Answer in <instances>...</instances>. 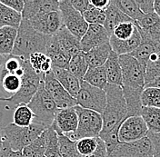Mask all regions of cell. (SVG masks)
Wrapping results in <instances>:
<instances>
[{
    "label": "cell",
    "mask_w": 160,
    "mask_h": 157,
    "mask_svg": "<svg viewBox=\"0 0 160 157\" xmlns=\"http://www.w3.org/2000/svg\"><path fill=\"white\" fill-rule=\"evenodd\" d=\"M104 91L107 96V103L101 115L103 127L100 135L107 134L115 128H118L122 122L128 117L127 104L122 88L118 86L108 84Z\"/></svg>",
    "instance_id": "6da1fadb"
},
{
    "label": "cell",
    "mask_w": 160,
    "mask_h": 157,
    "mask_svg": "<svg viewBox=\"0 0 160 157\" xmlns=\"http://www.w3.org/2000/svg\"><path fill=\"white\" fill-rule=\"evenodd\" d=\"M48 37L36 31L28 21L22 19L11 55L28 59L30 55L34 53L45 54Z\"/></svg>",
    "instance_id": "7a4b0ae2"
},
{
    "label": "cell",
    "mask_w": 160,
    "mask_h": 157,
    "mask_svg": "<svg viewBox=\"0 0 160 157\" xmlns=\"http://www.w3.org/2000/svg\"><path fill=\"white\" fill-rule=\"evenodd\" d=\"M25 73L21 78V86L19 90L9 97H0V102H7L9 104L8 107H17L20 105H28L32 97L38 89L43 76L38 75L31 67L28 59H24Z\"/></svg>",
    "instance_id": "3957f363"
},
{
    "label": "cell",
    "mask_w": 160,
    "mask_h": 157,
    "mask_svg": "<svg viewBox=\"0 0 160 157\" xmlns=\"http://www.w3.org/2000/svg\"><path fill=\"white\" fill-rule=\"evenodd\" d=\"M28 106L34 114V123L40 124L47 128L51 126L58 107L53 98L45 89L43 79Z\"/></svg>",
    "instance_id": "277c9868"
},
{
    "label": "cell",
    "mask_w": 160,
    "mask_h": 157,
    "mask_svg": "<svg viewBox=\"0 0 160 157\" xmlns=\"http://www.w3.org/2000/svg\"><path fill=\"white\" fill-rule=\"evenodd\" d=\"M47 129L46 126L34 122L27 127H20L10 123L3 128V136L13 151H22Z\"/></svg>",
    "instance_id": "5b68a950"
},
{
    "label": "cell",
    "mask_w": 160,
    "mask_h": 157,
    "mask_svg": "<svg viewBox=\"0 0 160 157\" xmlns=\"http://www.w3.org/2000/svg\"><path fill=\"white\" fill-rule=\"evenodd\" d=\"M75 109L78 118V128L76 132L66 135V136L74 142H77L82 138L99 137L103 127L101 115L97 112L80 107L78 105L75 106Z\"/></svg>",
    "instance_id": "8992f818"
},
{
    "label": "cell",
    "mask_w": 160,
    "mask_h": 157,
    "mask_svg": "<svg viewBox=\"0 0 160 157\" xmlns=\"http://www.w3.org/2000/svg\"><path fill=\"white\" fill-rule=\"evenodd\" d=\"M122 73V87L145 88V67L130 55L118 56Z\"/></svg>",
    "instance_id": "52a82bcc"
},
{
    "label": "cell",
    "mask_w": 160,
    "mask_h": 157,
    "mask_svg": "<svg viewBox=\"0 0 160 157\" xmlns=\"http://www.w3.org/2000/svg\"><path fill=\"white\" fill-rule=\"evenodd\" d=\"M76 101L77 105L80 107L102 115L106 106L107 96L103 89L92 86L82 81L80 83L79 91L76 96Z\"/></svg>",
    "instance_id": "ba28073f"
},
{
    "label": "cell",
    "mask_w": 160,
    "mask_h": 157,
    "mask_svg": "<svg viewBox=\"0 0 160 157\" xmlns=\"http://www.w3.org/2000/svg\"><path fill=\"white\" fill-rule=\"evenodd\" d=\"M58 11L60 12L63 27H65L72 35L81 39L88 27V24L85 21L83 16L72 7L69 0L59 1Z\"/></svg>",
    "instance_id": "9c48e42d"
},
{
    "label": "cell",
    "mask_w": 160,
    "mask_h": 157,
    "mask_svg": "<svg viewBox=\"0 0 160 157\" xmlns=\"http://www.w3.org/2000/svg\"><path fill=\"white\" fill-rule=\"evenodd\" d=\"M108 157H153V146L148 136L130 143L119 142Z\"/></svg>",
    "instance_id": "30bf717a"
},
{
    "label": "cell",
    "mask_w": 160,
    "mask_h": 157,
    "mask_svg": "<svg viewBox=\"0 0 160 157\" xmlns=\"http://www.w3.org/2000/svg\"><path fill=\"white\" fill-rule=\"evenodd\" d=\"M43 82H44L45 89L56 103L58 109L75 107L78 105L76 98L72 97L64 89V87L60 85L59 82L55 78L52 71L44 75Z\"/></svg>",
    "instance_id": "8fae6325"
},
{
    "label": "cell",
    "mask_w": 160,
    "mask_h": 157,
    "mask_svg": "<svg viewBox=\"0 0 160 157\" xmlns=\"http://www.w3.org/2000/svg\"><path fill=\"white\" fill-rule=\"evenodd\" d=\"M148 129L141 116L127 117L120 125L118 129V140L121 143H130L146 137Z\"/></svg>",
    "instance_id": "7c38bea8"
},
{
    "label": "cell",
    "mask_w": 160,
    "mask_h": 157,
    "mask_svg": "<svg viewBox=\"0 0 160 157\" xmlns=\"http://www.w3.org/2000/svg\"><path fill=\"white\" fill-rule=\"evenodd\" d=\"M28 21V20H27ZM31 27L45 36H54L63 27L59 11H54L28 20Z\"/></svg>",
    "instance_id": "4fadbf2b"
},
{
    "label": "cell",
    "mask_w": 160,
    "mask_h": 157,
    "mask_svg": "<svg viewBox=\"0 0 160 157\" xmlns=\"http://www.w3.org/2000/svg\"><path fill=\"white\" fill-rule=\"evenodd\" d=\"M78 124V118L75 107L64 108L58 109L51 127L58 134L61 133L66 135L70 133L76 132Z\"/></svg>",
    "instance_id": "5bb4252c"
},
{
    "label": "cell",
    "mask_w": 160,
    "mask_h": 157,
    "mask_svg": "<svg viewBox=\"0 0 160 157\" xmlns=\"http://www.w3.org/2000/svg\"><path fill=\"white\" fill-rule=\"evenodd\" d=\"M59 1L57 0H26L21 12L23 20H30L34 17L58 11Z\"/></svg>",
    "instance_id": "9a60e30c"
},
{
    "label": "cell",
    "mask_w": 160,
    "mask_h": 157,
    "mask_svg": "<svg viewBox=\"0 0 160 157\" xmlns=\"http://www.w3.org/2000/svg\"><path fill=\"white\" fill-rule=\"evenodd\" d=\"M110 35L100 25H88V27L83 37L80 39L81 49L83 53L98 47L106 43H109Z\"/></svg>",
    "instance_id": "2e32d148"
},
{
    "label": "cell",
    "mask_w": 160,
    "mask_h": 157,
    "mask_svg": "<svg viewBox=\"0 0 160 157\" xmlns=\"http://www.w3.org/2000/svg\"><path fill=\"white\" fill-rule=\"evenodd\" d=\"M135 24L141 36L152 41L160 48V17L155 12L144 15Z\"/></svg>",
    "instance_id": "e0dca14e"
},
{
    "label": "cell",
    "mask_w": 160,
    "mask_h": 157,
    "mask_svg": "<svg viewBox=\"0 0 160 157\" xmlns=\"http://www.w3.org/2000/svg\"><path fill=\"white\" fill-rule=\"evenodd\" d=\"M45 54L51 60L52 66L67 69L71 57L61 47L56 35L48 37Z\"/></svg>",
    "instance_id": "ac0fdd59"
},
{
    "label": "cell",
    "mask_w": 160,
    "mask_h": 157,
    "mask_svg": "<svg viewBox=\"0 0 160 157\" xmlns=\"http://www.w3.org/2000/svg\"><path fill=\"white\" fill-rule=\"evenodd\" d=\"M55 78L60 83L64 89L74 98H76L80 88V81L74 76L68 69L52 66L51 69Z\"/></svg>",
    "instance_id": "d6986e66"
},
{
    "label": "cell",
    "mask_w": 160,
    "mask_h": 157,
    "mask_svg": "<svg viewBox=\"0 0 160 157\" xmlns=\"http://www.w3.org/2000/svg\"><path fill=\"white\" fill-rule=\"evenodd\" d=\"M140 42H141V36H140L139 31L138 29L137 26H136V30H135L133 36L129 39L120 41V40L115 38L113 36H110L109 38V45L111 47V49L118 56L131 54L132 52H134L138 48Z\"/></svg>",
    "instance_id": "ffe728a7"
},
{
    "label": "cell",
    "mask_w": 160,
    "mask_h": 157,
    "mask_svg": "<svg viewBox=\"0 0 160 157\" xmlns=\"http://www.w3.org/2000/svg\"><path fill=\"white\" fill-rule=\"evenodd\" d=\"M103 66L106 72L108 84L122 87V73L119 58L114 51L110 52L109 56Z\"/></svg>",
    "instance_id": "44dd1931"
},
{
    "label": "cell",
    "mask_w": 160,
    "mask_h": 157,
    "mask_svg": "<svg viewBox=\"0 0 160 157\" xmlns=\"http://www.w3.org/2000/svg\"><path fill=\"white\" fill-rule=\"evenodd\" d=\"M56 36L61 47L70 57L82 52L79 38L72 35L65 27H62L59 31L56 34Z\"/></svg>",
    "instance_id": "7402d4cb"
},
{
    "label": "cell",
    "mask_w": 160,
    "mask_h": 157,
    "mask_svg": "<svg viewBox=\"0 0 160 157\" xmlns=\"http://www.w3.org/2000/svg\"><path fill=\"white\" fill-rule=\"evenodd\" d=\"M123 96L127 104L128 117L130 116H141L142 102L141 94L144 89H133L128 87H121Z\"/></svg>",
    "instance_id": "603a6c76"
},
{
    "label": "cell",
    "mask_w": 160,
    "mask_h": 157,
    "mask_svg": "<svg viewBox=\"0 0 160 157\" xmlns=\"http://www.w3.org/2000/svg\"><path fill=\"white\" fill-rule=\"evenodd\" d=\"M111 51L112 49L109 43H106L98 47L89 50L87 53H84L88 68H96V67L103 66Z\"/></svg>",
    "instance_id": "cb8c5ba5"
},
{
    "label": "cell",
    "mask_w": 160,
    "mask_h": 157,
    "mask_svg": "<svg viewBox=\"0 0 160 157\" xmlns=\"http://www.w3.org/2000/svg\"><path fill=\"white\" fill-rule=\"evenodd\" d=\"M106 19L103 27L108 31L110 36L112 35L114 29L121 23L124 22H133L128 17H127L124 13H122L113 3L110 1L109 6L105 10Z\"/></svg>",
    "instance_id": "d4e9b609"
},
{
    "label": "cell",
    "mask_w": 160,
    "mask_h": 157,
    "mask_svg": "<svg viewBox=\"0 0 160 157\" xmlns=\"http://www.w3.org/2000/svg\"><path fill=\"white\" fill-rule=\"evenodd\" d=\"M157 52H160L159 47L157 45H155L152 41L145 37L144 36H141V42H140L139 46L138 47L137 49L129 55L137 59L140 65L146 69V66L150 56Z\"/></svg>",
    "instance_id": "484cf974"
},
{
    "label": "cell",
    "mask_w": 160,
    "mask_h": 157,
    "mask_svg": "<svg viewBox=\"0 0 160 157\" xmlns=\"http://www.w3.org/2000/svg\"><path fill=\"white\" fill-rule=\"evenodd\" d=\"M18 29L11 27H4L0 28V55L9 56L11 55L15 41L17 37Z\"/></svg>",
    "instance_id": "4316f807"
},
{
    "label": "cell",
    "mask_w": 160,
    "mask_h": 157,
    "mask_svg": "<svg viewBox=\"0 0 160 157\" xmlns=\"http://www.w3.org/2000/svg\"><path fill=\"white\" fill-rule=\"evenodd\" d=\"M141 117L150 134H160V108L142 107Z\"/></svg>",
    "instance_id": "83f0119b"
},
{
    "label": "cell",
    "mask_w": 160,
    "mask_h": 157,
    "mask_svg": "<svg viewBox=\"0 0 160 157\" xmlns=\"http://www.w3.org/2000/svg\"><path fill=\"white\" fill-rule=\"evenodd\" d=\"M112 3L135 23L139 21L144 16L135 0H113Z\"/></svg>",
    "instance_id": "f1b7e54d"
},
{
    "label": "cell",
    "mask_w": 160,
    "mask_h": 157,
    "mask_svg": "<svg viewBox=\"0 0 160 157\" xmlns=\"http://www.w3.org/2000/svg\"><path fill=\"white\" fill-rule=\"evenodd\" d=\"M32 69L41 76L48 73L52 69V63L50 58L44 53H34L28 57Z\"/></svg>",
    "instance_id": "f546056e"
},
{
    "label": "cell",
    "mask_w": 160,
    "mask_h": 157,
    "mask_svg": "<svg viewBox=\"0 0 160 157\" xmlns=\"http://www.w3.org/2000/svg\"><path fill=\"white\" fill-rule=\"evenodd\" d=\"M83 81L92 86L104 90L106 86L108 85V80L104 66L88 69Z\"/></svg>",
    "instance_id": "4dcf8cb0"
},
{
    "label": "cell",
    "mask_w": 160,
    "mask_h": 157,
    "mask_svg": "<svg viewBox=\"0 0 160 157\" xmlns=\"http://www.w3.org/2000/svg\"><path fill=\"white\" fill-rule=\"evenodd\" d=\"M67 69L74 76H76L78 79L81 83L83 81V78H84L88 69V66L86 59H85L84 53L80 52L79 54L72 56L70 58Z\"/></svg>",
    "instance_id": "1f68e13d"
},
{
    "label": "cell",
    "mask_w": 160,
    "mask_h": 157,
    "mask_svg": "<svg viewBox=\"0 0 160 157\" xmlns=\"http://www.w3.org/2000/svg\"><path fill=\"white\" fill-rule=\"evenodd\" d=\"M21 21L22 17L20 13L10 9L0 2V28L4 27H11L18 29Z\"/></svg>",
    "instance_id": "d6a6232c"
},
{
    "label": "cell",
    "mask_w": 160,
    "mask_h": 157,
    "mask_svg": "<svg viewBox=\"0 0 160 157\" xmlns=\"http://www.w3.org/2000/svg\"><path fill=\"white\" fill-rule=\"evenodd\" d=\"M13 113V124L20 126L27 127L34 121V114L27 105H20L14 108Z\"/></svg>",
    "instance_id": "836d02e7"
},
{
    "label": "cell",
    "mask_w": 160,
    "mask_h": 157,
    "mask_svg": "<svg viewBox=\"0 0 160 157\" xmlns=\"http://www.w3.org/2000/svg\"><path fill=\"white\" fill-rule=\"evenodd\" d=\"M46 130L45 132L38 137L35 141H33L30 145L22 150L23 157H44L46 151Z\"/></svg>",
    "instance_id": "e575fe53"
},
{
    "label": "cell",
    "mask_w": 160,
    "mask_h": 157,
    "mask_svg": "<svg viewBox=\"0 0 160 157\" xmlns=\"http://www.w3.org/2000/svg\"><path fill=\"white\" fill-rule=\"evenodd\" d=\"M160 76V52L150 56L145 70V86Z\"/></svg>",
    "instance_id": "d590c367"
},
{
    "label": "cell",
    "mask_w": 160,
    "mask_h": 157,
    "mask_svg": "<svg viewBox=\"0 0 160 157\" xmlns=\"http://www.w3.org/2000/svg\"><path fill=\"white\" fill-rule=\"evenodd\" d=\"M99 137L82 138L76 142V146L80 157L91 156L98 149Z\"/></svg>",
    "instance_id": "8d00e7d4"
},
{
    "label": "cell",
    "mask_w": 160,
    "mask_h": 157,
    "mask_svg": "<svg viewBox=\"0 0 160 157\" xmlns=\"http://www.w3.org/2000/svg\"><path fill=\"white\" fill-rule=\"evenodd\" d=\"M46 151L45 157H61L58 148V136L53 128L48 127L46 130Z\"/></svg>",
    "instance_id": "74e56055"
},
{
    "label": "cell",
    "mask_w": 160,
    "mask_h": 157,
    "mask_svg": "<svg viewBox=\"0 0 160 157\" xmlns=\"http://www.w3.org/2000/svg\"><path fill=\"white\" fill-rule=\"evenodd\" d=\"M21 86V78L13 74H0V88L10 96L15 95Z\"/></svg>",
    "instance_id": "f35d334b"
},
{
    "label": "cell",
    "mask_w": 160,
    "mask_h": 157,
    "mask_svg": "<svg viewBox=\"0 0 160 157\" xmlns=\"http://www.w3.org/2000/svg\"><path fill=\"white\" fill-rule=\"evenodd\" d=\"M141 102L145 107L160 108V88L145 87L141 94Z\"/></svg>",
    "instance_id": "ab89813d"
},
{
    "label": "cell",
    "mask_w": 160,
    "mask_h": 157,
    "mask_svg": "<svg viewBox=\"0 0 160 157\" xmlns=\"http://www.w3.org/2000/svg\"><path fill=\"white\" fill-rule=\"evenodd\" d=\"M58 148H59L60 156L80 157L79 154L78 153V150H77L76 142L71 141L70 139H68L61 133L58 134Z\"/></svg>",
    "instance_id": "60d3db41"
},
{
    "label": "cell",
    "mask_w": 160,
    "mask_h": 157,
    "mask_svg": "<svg viewBox=\"0 0 160 157\" xmlns=\"http://www.w3.org/2000/svg\"><path fill=\"white\" fill-rule=\"evenodd\" d=\"M85 21L88 25H100L103 26L106 19L105 10L94 7L90 4V7L84 14H82Z\"/></svg>",
    "instance_id": "b9f144b4"
},
{
    "label": "cell",
    "mask_w": 160,
    "mask_h": 157,
    "mask_svg": "<svg viewBox=\"0 0 160 157\" xmlns=\"http://www.w3.org/2000/svg\"><path fill=\"white\" fill-rule=\"evenodd\" d=\"M24 57L16 56L13 55L7 56L2 68L0 70V74H13L16 75L17 72L22 67Z\"/></svg>",
    "instance_id": "7bdbcfd3"
},
{
    "label": "cell",
    "mask_w": 160,
    "mask_h": 157,
    "mask_svg": "<svg viewBox=\"0 0 160 157\" xmlns=\"http://www.w3.org/2000/svg\"><path fill=\"white\" fill-rule=\"evenodd\" d=\"M135 30H136V25L134 22H124L119 24L114 29L111 36H113L115 38L120 41H125L129 39L133 36Z\"/></svg>",
    "instance_id": "ee69618b"
},
{
    "label": "cell",
    "mask_w": 160,
    "mask_h": 157,
    "mask_svg": "<svg viewBox=\"0 0 160 157\" xmlns=\"http://www.w3.org/2000/svg\"><path fill=\"white\" fill-rule=\"evenodd\" d=\"M0 157H23L22 151H13L8 142L4 139L3 146L0 150Z\"/></svg>",
    "instance_id": "f6af8a7d"
},
{
    "label": "cell",
    "mask_w": 160,
    "mask_h": 157,
    "mask_svg": "<svg viewBox=\"0 0 160 157\" xmlns=\"http://www.w3.org/2000/svg\"><path fill=\"white\" fill-rule=\"evenodd\" d=\"M0 2L9 7L10 9L14 10L18 13H20L23 11V8H24V4H25V1L24 0H0Z\"/></svg>",
    "instance_id": "bcb514c9"
},
{
    "label": "cell",
    "mask_w": 160,
    "mask_h": 157,
    "mask_svg": "<svg viewBox=\"0 0 160 157\" xmlns=\"http://www.w3.org/2000/svg\"><path fill=\"white\" fill-rule=\"evenodd\" d=\"M140 11L144 14H150L154 12V1L153 0H136Z\"/></svg>",
    "instance_id": "7dc6e473"
},
{
    "label": "cell",
    "mask_w": 160,
    "mask_h": 157,
    "mask_svg": "<svg viewBox=\"0 0 160 157\" xmlns=\"http://www.w3.org/2000/svg\"><path fill=\"white\" fill-rule=\"evenodd\" d=\"M72 7L79 12L80 14H84L90 7L89 0H69Z\"/></svg>",
    "instance_id": "c3c4849f"
},
{
    "label": "cell",
    "mask_w": 160,
    "mask_h": 157,
    "mask_svg": "<svg viewBox=\"0 0 160 157\" xmlns=\"http://www.w3.org/2000/svg\"><path fill=\"white\" fill-rule=\"evenodd\" d=\"M89 2L94 7L102 10L107 9L110 4L109 0H89Z\"/></svg>",
    "instance_id": "681fc988"
},
{
    "label": "cell",
    "mask_w": 160,
    "mask_h": 157,
    "mask_svg": "<svg viewBox=\"0 0 160 157\" xmlns=\"http://www.w3.org/2000/svg\"><path fill=\"white\" fill-rule=\"evenodd\" d=\"M148 137L151 141L153 148H159L160 149V134H150L148 133Z\"/></svg>",
    "instance_id": "f907efd6"
},
{
    "label": "cell",
    "mask_w": 160,
    "mask_h": 157,
    "mask_svg": "<svg viewBox=\"0 0 160 157\" xmlns=\"http://www.w3.org/2000/svg\"><path fill=\"white\" fill-rule=\"evenodd\" d=\"M145 87H157V88H160V76L158 77V78L154 79L152 82L148 83V85H146Z\"/></svg>",
    "instance_id": "816d5d0a"
},
{
    "label": "cell",
    "mask_w": 160,
    "mask_h": 157,
    "mask_svg": "<svg viewBox=\"0 0 160 157\" xmlns=\"http://www.w3.org/2000/svg\"><path fill=\"white\" fill-rule=\"evenodd\" d=\"M154 12L160 17V0L154 1Z\"/></svg>",
    "instance_id": "f5cc1de1"
},
{
    "label": "cell",
    "mask_w": 160,
    "mask_h": 157,
    "mask_svg": "<svg viewBox=\"0 0 160 157\" xmlns=\"http://www.w3.org/2000/svg\"><path fill=\"white\" fill-rule=\"evenodd\" d=\"M3 128L4 126L2 127L1 125H0V150H1V148L3 146V143H4V136H3Z\"/></svg>",
    "instance_id": "db71d44e"
},
{
    "label": "cell",
    "mask_w": 160,
    "mask_h": 157,
    "mask_svg": "<svg viewBox=\"0 0 160 157\" xmlns=\"http://www.w3.org/2000/svg\"><path fill=\"white\" fill-rule=\"evenodd\" d=\"M5 58H6L5 56H1V55H0V70L2 68V66H3V64H4Z\"/></svg>",
    "instance_id": "11a10c76"
},
{
    "label": "cell",
    "mask_w": 160,
    "mask_h": 157,
    "mask_svg": "<svg viewBox=\"0 0 160 157\" xmlns=\"http://www.w3.org/2000/svg\"><path fill=\"white\" fill-rule=\"evenodd\" d=\"M44 157H45V156H44Z\"/></svg>",
    "instance_id": "9f6ffc18"
}]
</instances>
